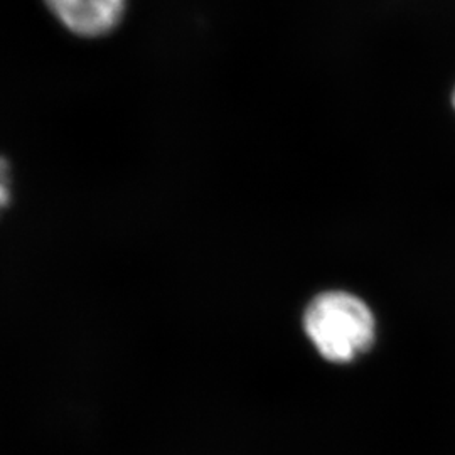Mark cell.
Here are the masks:
<instances>
[{
  "label": "cell",
  "mask_w": 455,
  "mask_h": 455,
  "mask_svg": "<svg viewBox=\"0 0 455 455\" xmlns=\"http://www.w3.org/2000/svg\"><path fill=\"white\" fill-rule=\"evenodd\" d=\"M304 325L310 341L329 361L347 363L373 344V314L351 293L315 297L306 310Z\"/></svg>",
  "instance_id": "6da1fadb"
},
{
  "label": "cell",
  "mask_w": 455,
  "mask_h": 455,
  "mask_svg": "<svg viewBox=\"0 0 455 455\" xmlns=\"http://www.w3.org/2000/svg\"><path fill=\"white\" fill-rule=\"evenodd\" d=\"M71 33L95 37L110 33L125 12L127 0H46Z\"/></svg>",
  "instance_id": "7a4b0ae2"
},
{
  "label": "cell",
  "mask_w": 455,
  "mask_h": 455,
  "mask_svg": "<svg viewBox=\"0 0 455 455\" xmlns=\"http://www.w3.org/2000/svg\"><path fill=\"white\" fill-rule=\"evenodd\" d=\"M12 201V180H11V164L0 156V214L9 208Z\"/></svg>",
  "instance_id": "3957f363"
},
{
  "label": "cell",
  "mask_w": 455,
  "mask_h": 455,
  "mask_svg": "<svg viewBox=\"0 0 455 455\" xmlns=\"http://www.w3.org/2000/svg\"><path fill=\"white\" fill-rule=\"evenodd\" d=\"M452 107H454V110H455V88H454V92H452Z\"/></svg>",
  "instance_id": "277c9868"
}]
</instances>
